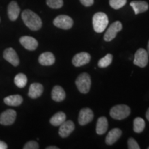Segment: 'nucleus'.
<instances>
[{
  "label": "nucleus",
  "mask_w": 149,
  "mask_h": 149,
  "mask_svg": "<svg viewBox=\"0 0 149 149\" xmlns=\"http://www.w3.org/2000/svg\"><path fill=\"white\" fill-rule=\"evenodd\" d=\"M22 18L26 26L32 31H38L42 28V19L32 10L28 9L24 10L22 14Z\"/></svg>",
  "instance_id": "obj_1"
},
{
  "label": "nucleus",
  "mask_w": 149,
  "mask_h": 149,
  "mask_svg": "<svg viewBox=\"0 0 149 149\" xmlns=\"http://www.w3.org/2000/svg\"><path fill=\"white\" fill-rule=\"evenodd\" d=\"M109 24V18L107 14L98 12L93 15V26L94 31L97 33H101L105 31Z\"/></svg>",
  "instance_id": "obj_2"
},
{
  "label": "nucleus",
  "mask_w": 149,
  "mask_h": 149,
  "mask_svg": "<svg viewBox=\"0 0 149 149\" xmlns=\"http://www.w3.org/2000/svg\"><path fill=\"white\" fill-rule=\"evenodd\" d=\"M130 109L127 105L120 104L111 108L110 111V115L113 119L117 120H122L129 116Z\"/></svg>",
  "instance_id": "obj_3"
},
{
  "label": "nucleus",
  "mask_w": 149,
  "mask_h": 149,
  "mask_svg": "<svg viewBox=\"0 0 149 149\" xmlns=\"http://www.w3.org/2000/svg\"><path fill=\"white\" fill-rule=\"evenodd\" d=\"M75 84L80 93H84V94L88 93L91 86L90 75L86 72H83V73L80 74L76 79Z\"/></svg>",
  "instance_id": "obj_4"
},
{
  "label": "nucleus",
  "mask_w": 149,
  "mask_h": 149,
  "mask_svg": "<svg viewBox=\"0 0 149 149\" xmlns=\"http://www.w3.org/2000/svg\"><path fill=\"white\" fill-rule=\"evenodd\" d=\"M53 24L56 27L61 29L68 30L73 26V20L70 17L64 15L57 16L53 21Z\"/></svg>",
  "instance_id": "obj_5"
},
{
  "label": "nucleus",
  "mask_w": 149,
  "mask_h": 149,
  "mask_svg": "<svg viewBox=\"0 0 149 149\" xmlns=\"http://www.w3.org/2000/svg\"><path fill=\"white\" fill-rule=\"evenodd\" d=\"M148 54L144 48H139L136 52L134 57L133 63L136 66L144 68L148 62Z\"/></svg>",
  "instance_id": "obj_6"
},
{
  "label": "nucleus",
  "mask_w": 149,
  "mask_h": 149,
  "mask_svg": "<svg viewBox=\"0 0 149 149\" xmlns=\"http://www.w3.org/2000/svg\"><path fill=\"white\" fill-rule=\"evenodd\" d=\"M122 29V24L120 22L117 21L113 22V24L110 26L109 29H107V32L105 33L104 36V40L106 42H111L117 36V33L120 32Z\"/></svg>",
  "instance_id": "obj_7"
},
{
  "label": "nucleus",
  "mask_w": 149,
  "mask_h": 149,
  "mask_svg": "<svg viewBox=\"0 0 149 149\" xmlns=\"http://www.w3.org/2000/svg\"><path fill=\"white\" fill-rule=\"evenodd\" d=\"M93 117L94 114L92 110L89 108H84L79 112L78 122L81 126L86 125L93 120Z\"/></svg>",
  "instance_id": "obj_8"
},
{
  "label": "nucleus",
  "mask_w": 149,
  "mask_h": 149,
  "mask_svg": "<svg viewBox=\"0 0 149 149\" xmlns=\"http://www.w3.org/2000/svg\"><path fill=\"white\" fill-rule=\"evenodd\" d=\"M17 113L14 110H6L0 115V124L4 126L11 125L15 121Z\"/></svg>",
  "instance_id": "obj_9"
},
{
  "label": "nucleus",
  "mask_w": 149,
  "mask_h": 149,
  "mask_svg": "<svg viewBox=\"0 0 149 149\" xmlns=\"http://www.w3.org/2000/svg\"><path fill=\"white\" fill-rule=\"evenodd\" d=\"M91 61L90 54L86 52H81L76 54L72 58V64L76 67H80L87 64Z\"/></svg>",
  "instance_id": "obj_10"
},
{
  "label": "nucleus",
  "mask_w": 149,
  "mask_h": 149,
  "mask_svg": "<svg viewBox=\"0 0 149 149\" xmlns=\"http://www.w3.org/2000/svg\"><path fill=\"white\" fill-rule=\"evenodd\" d=\"M59 126V135L63 138L68 137L74 130V123L70 120L65 121Z\"/></svg>",
  "instance_id": "obj_11"
},
{
  "label": "nucleus",
  "mask_w": 149,
  "mask_h": 149,
  "mask_svg": "<svg viewBox=\"0 0 149 149\" xmlns=\"http://www.w3.org/2000/svg\"><path fill=\"white\" fill-rule=\"evenodd\" d=\"M3 58L14 66H17L19 64V59L17 54L12 48H6L5 50L3 52Z\"/></svg>",
  "instance_id": "obj_12"
},
{
  "label": "nucleus",
  "mask_w": 149,
  "mask_h": 149,
  "mask_svg": "<svg viewBox=\"0 0 149 149\" xmlns=\"http://www.w3.org/2000/svg\"><path fill=\"white\" fill-rule=\"evenodd\" d=\"M20 44L29 51H35L38 46V42L30 36H23L19 40Z\"/></svg>",
  "instance_id": "obj_13"
},
{
  "label": "nucleus",
  "mask_w": 149,
  "mask_h": 149,
  "mask_svg": "<svg viewBox=\"0 0 149 149\" xmlns=\"http://www.w3.org/2000/svg\"><path fill=\"white\" fill-rule=\"evenodd\" d=\"M122 132L120 128H113L111 130H110L106 137V143L108 145H113L115 144L116 141L120 139V137L122 135Z\"/></svg>",
  "instance_id": "obj_14"
},
{
  "label": "nucleus",
  "mask_w": 149,
  "mask_h": 149,
  "mask_svg": "<svg viewBox=\"0 0 149 149\" xmlns=\"http://www.w3.org/2000/svg\"><path fill=\"white\" fill-rule=\"evenodd\" d=\"M55 61V57L51 52H45L39 57V62L43 66H51Z\"/></svg>",
  "instance_id": "obj_15"
},
{
  "label": "nucleus",
  "mask_w": 149,
  "mask_h": 149,
  "mask_svg": "<svg viewBox=\"0 0 149 149\" xmlns=\"http://www.w3.org/2000/svg\"><path fill=\"white\" fill-rule=\"evenodd\" d=\"M20 13V8L16 1H13L8 6V15L11 21H15L18 18Z\"/></svg>",
  "instance_id": "obj_16"
},
{
  "label": "nucleus",
  "mask_w": 149,
  "mask_h": 149,
  "mask_svg": "<svg viewBox=\"0 0 149 149\" xmlns=\"http://www.w3.org/2000/svg\"><path fill=\"white\" fill-rule=\"evenodd\" d=\"M44 87L40 83H33L30 86L29 96L32 99L39 97L42 95Z\"/></svg>",
  "instance_id": "obj_17"
},
{
  "label": "nucleus",
  "mask_w": 149,
  "mask_h": 149,
  "mask_svg": "<svg viewBox=\"0 0 149 149\" xmlns=\"http://www.w3.org/2000/svg\"><path fill=\"white\" fill-rule=\"evenodd\" d=\"M52 99L57 102H62L66 98V93L60 86H55L53 87L51 93Z\"/></svg>",
  "instance_id": "obj_18"
},
{
  "label": "nucleus",
  "mask_w": 149,
  "mask_h": 149,
  "mask_svg": "<svg viewBox=\"0 0 149 149\" xmlns=\"http://www.w3.org/2000/svg\"><path fill=\"white\" fill-rule=\"evenodd\" d=\"M130 6L133 9L135 15L146 12L148 9V4L144 1H133L130 3Z\"/></svg>",
  "instance_id": "obj_19"
},
{
  "label": "nucleus",
  "mask_w": 149,
  "mask_h": 149,
  "mask_svg": "<svg viewBox=\"0 0 149 149\" xmlns=\"http://www.w3.org/2000/svg\"><path fill=\"white\" fill-rule=\"evenodd\" d=\"M109 127V123L107 117H101L98 119L97 122L96 126V133L98 135H103L107 132Z\"/></svg>",
  "instance_id": "obj_20"
},
{
  "label": "nucleus",
  "mask_w": 149,
  "mask_h": 149,
  "mask_svg": "<svg viewBox=\"0 0 149 149\" xmlns=\"http://www.w3.org/2000/svg\"><path fill=\"white\" fill-rule=\"evenodd\" d=\"M23 102V98L19 95H13L4 98V103L11 107H18Z\"/></svg>",
  "instance_id": "obj_21"
},
{
  "label": "nucleus",
  "mask_w": 149,
  "mask_h": 149,
  "mask_svg": "<svg viewBox=\"0 0 149 149\" xmlns=\"http://www.w3.org/2000/svg\"><path fill=\"white\" fill-rule=\"evenodd\" d=\"M66 114L63 112H58L55 113L50 120V123L53 126H60L62 123H64L66 121Z\"/></svg>",
  "instance_id": "obj_22"
},
{
  "label": "nucleus",
  "mask_w": 149,
  "mask_h": 149,
  "mask_svg": "<svg viewBox=\"0 0 149 149\" xmlns=\"http://www.w3.org/2000/svg\"><path fill=\"white\" fill-rule=\"evenodd\" d=\"M145 126V121L141 117H136L133 121V130L135 133H141L144 130Z\"/></svg>",
  "instance_id": "obj_23"
},
{
  "label": "nucleus",
  "mask_w": 149,
  "mask_h": 149,
  "mask_svg": "<svg viewBox=\"0 0 149 149\" xmlns=\"http://www.w3.org/2000/svg\"><path fill=\"white\" fill-rule=\"evenodd\" d=\"M14 81L15 85L19 88H24L27 84V77L23 73H19L15 77Z\"/></svg>",
  "instance_id": "obj_24"
},
{
  "label": "nucleus",
  "mask_w": 149,
  "mask_h": 149,
  "mask_svg": "<svg viewBox=\"0 0 149 149\" xmlns=\"http://www.w3.org/2000/svg\"><path fill=\"white\" fill-rule=\"evenodd\" d=\"M112 61H113V55L111 54H107L103 58L100 59V61H98V66L100 68H107L109 65H111Z\"/></svg>",
  "instance_id": "obj_25"
},
{
  "label": "nucleus",
  "mask_w": 149,
  "mask_h": 149,
  "mask_svg": "<svg viewBox=\"0 0 149 149\" xmlns=\"http://www.w3.org/2000/svg\"><path fill=\"white\" fill-rule=\"evenodd\" d=\"M127 0H109V4L113 8L120 9L124 6Z\"/></svg>",
  "instance_id": "obj_26"
},
{
  "label": "nucleus",
  "mask_w": 149,
  "mask_h": 149,
  "mask_svg": "<svg viewBox=\"0 0 149 149\" xmlns=\"http://www.w3.org/2000/svg\"><path fill=\"white\" fill-rule=\"evenodd\" d=\"M46 3L50 8L57 9L63 6V0H46Z\"/></svg>",
  "instance_id": "obj_27"
},
{
  "label": "nucleus",
  "mask_w": 149,
  "mask_h": 149,
  "mask_svg": "<svg viewBox=\"0 0 149 149\" xmlns=\"http://www.w3.org/2000/svg\"><path fill=\"white\" fill-rule=\"evenodd\" d=\"M128 148L129 149H139L140 148V146L137 144L135 139L130 137L128 140Z\"/></svg>",
  "instance_id": "obj_28"
},
{
  "label": "nucleus",
  "mask_w": 149,
  "mask_h": 149,
  "mask_svg": "<svg viewBox=\"0 0 149 149\" xmlns=\"http://www.w3.org/2000/svg\"><path fill=\"white\" fill-rule=\"evenodd\" d=\"M40 148L38 143L35 141H30L24 145V149H38Z\"/></svg>",
  "instance_id": "obj_29"
},
{
  "label": "nucleus",
  "mask_w": 149,
  "mask_h": 149,
  "mask_svg": "<svg viewBox=\"0 0 149 149\" xmlns=\"http://www.w3.org/2000/svg\"><path fill=\"white\" fill-rule=\"evenodd\" d=\"M84 6H91L94 3V0H79Z\"/></svg>",
  "instance_id": "obj_30"
},
{
  "label": "nucleus",
  "mask_w": 149,
  "mask_h": 149,
  "mask_svg": "<svg viewBox=\"0 0 149 149\" xmlns=\"http://www.w3.org/2000/svg\"><path fill=\"white\" fill-rule=\"evenodd\" d=\"M8 148L7 144L3 141H0V149H6Z\"/></svg>",
  "instance_id": "obj_31"
},
{
  "label": "nucleus",
  "mask_w": 149,
  "mask_h": 149,
  "mask_svg": "<svg viewBox=\"0 0 149 149\" xmlns=\"http://www.w3.org/2000/svg\"><path fill=\"white\" fill-rule=\"evenodd\" d=\"M46 149H59V148H58V147L55 146H51L47 147Z\"/></svg>",
  "instance_id": "obj_32"
},
{
  "label": "nucleus",
  "mask_w": 149,
  "mask_h": 149,
  "mask_svg": "<svg viewBox=\"0 0 149 149\" xmlns=\"http://www.w3.org/2000/svg\"><path fill=\"white\" fill-rule=\"evenodd\" d=\"M146 117L147 120H148V121H149V108H148V109L147 110V111H146Z\"/></svg>",
  "instance_id": "obj_33"
},
{
  "label": "nucleus",
  "mask_w": 149,
  "mask_h": 149,
  "mask_svg": "<svg viewBox=\"0 0 149 149\" xmlns=\"http://www.w3.org/2000/svg\"><path fill=\"white\" fill-rule=\"evenodd\" d=\"M147 49H148V56H149V42L148 43V46H147Z\"/></svg>",
  "instance_id": "obj_34"
},
{
  "label": "nucleus",
  "mask_w": 149,
  "mask_h": 149,
  "mask_svg": "<svg viewBox=\"0 0 149 149\" xmlns=\"http://www.w3.org/2000/svg\"><path fill=\"white\" fill-rule=\"evenodd\" d=\"M148 149H149V147H148Z\"/></svg>",
  "instance_id": "obj_35"
}]
</instances>
